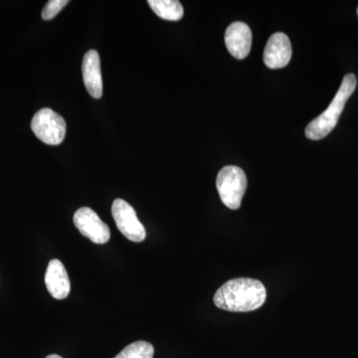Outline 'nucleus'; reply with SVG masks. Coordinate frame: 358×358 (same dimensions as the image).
Here are the masks:
<instances>
[{
  "mask_svg": "<svg viewBox=\"0 0 358 358\" xmlns=\"http://www.w3.org/2000/svg\"><path fill=\"white\" fill-rule=\"evenodd\" d=\"M266 299L267 291L262 282L250 278H238L223 284L213 301L221 310L247 313L262 307Z\"/></svg>",
  "mask_w": 358,
  "mask_h": 358,
  "instance_id": "nucleus-1",
  "label": "nucleus"
},
{
  "mask_svg": "<svg viewBox=\"0 0 358 358\" xmlns=\"http://www.w3.org/2000/svg\"><path fill=\"white\" fill-rule=\"evenodd\" d=\"M357 85V80L355 75H345L333 102L322 114L313 120L306 128V136L308 138L313 141H319L326 138L327 134H331V131L338 124L339 117L345 109L348 99L355 91Z\"/></svg>",
  "mask_w": 358,
  "mask_h": 358,
  "instance_id": "nucleus-2",
  "label": "nucleus"
},
{
  "mask_svg": "<svg viewBox=\"0 0 358 358\" xmlns=\"http://www.w3.org/2000/svg\"><path fill=\"white\" fill-rule=\"evenodd\" d=\"M247 185L248 181L246 174L239 166L223 167L219 171L216 179V186L221 201L232 210H237L241 206Z\"/></svg>",
  "mask_w": 358,
  "mask_h": 358,
  "instance_id": "nucleus-3",
  "label": "nucleus"
},
{
  "mask_svg": "<svg viewBox=\"0 0 358 358\" xmlns=\"http://www.w3.org/2000/svg\"><path fill=\"white\" fill-rule=\"evenodd\" d=\"M31 129L35 136L46 145H58L64 141L67 124L62 115L45 108L33 117Z\"/></svg>",
  "mask_w": 358,
  "mask_h": 358,
  "instance_id": "nucleus-4",
  "label": "nucleus"
},
{
  "mask_svg": "<svg viewBox=\"0 0 358 358\" xmlns=\"http://www.w3.org/2000/svg\"><path fill=\"white\" fill-rule=\"evenodd\" d=\"M112 215L117 229L129 241L140 243L145 239L147 233L138 220L133 207L122 199H115L112 206Z\"/></svg>",
  "mask_w": 358,
  "mask_h": 358,
  "instance_id": "nucleus-5",
  "label": "nucleus"
},
{
  "mask_svg": "<svg viewBox=\"0 0 358 358\" xmlns=\"http://www.w3.org/2000/svg\"><path fill=\"white\" fill-rule=\"evenodd\" d=\"M74 224L85 237L96 244H105L109 241V226L101 220L98 214L89 207H82L74 214Z\"/></svg>",
  "mask_w": 358,
  "mask_h": 358,
  "instance_id": "nucleus-6",
  "label": "nucleus"
},
{
  "mask_svg": "<svg viewBox=\"0 0 358 358\" xmlns=\"http://www.w3.org/2000/svg\"><path fill=\"white\" fill-rule=\"evenodd\" d=\"M292 58V45L284 33H275L268 38L264 51V62L271 69H281Z\"/></svg>",
  "mask_w": 358,
  "mask_h": 358,
  "instance_id": "nucleus-7",
  "label": "nucleus"
},
{
  "mask_svg": "<svg viewBox=\"0 0 358 358\" xmlns=\"http://www.w3.org/2000/svg\"><path fill=\"white\" fill-rule=\"evenodd\" d=\"M225 43L233 57L246 58L251 51L252 31L244 22H234L228 26L225 33Z\"/></svg>",
  "mask_w": 358,
  "mask_h": 358,
  "instance_id": "nucleus-8",
  "label": "nucleus"
},
{
  "mask_svg": "<svg viewBox=\"0 0 358 358\" xmlns=\"http://www.w3.org/2000/svg\"><path fill=\"white\" fill-rule=\"evenodd\" d=\"M45 284L49 293L56 300H64L70 294L71 284L67 271L57 259L51 260L48 264Z\"/></svg>",
  "mask_w": 358,
  "mask_h": 358,
  "instance_id": "nucleus-9",
  "label": "nucleus"
},
{
  "mask_svg": "<svg viewBox=\"0 0 358 358\" xmlns=\"http://www.w3.org/2000/svg\"><path fill=\"white\" fill-rule=\"evenodd\" d=\"M82 72L85 87L90 95L93 98L100 99L103 96V79L98 52L90 50L85 54Z\"/></svg>",
  "mask_w": 358,
  "mask_h": 358,
  "instance_id": "nucleus-10",
  "label": "nucleus"
},
{
  "mask_svg": "<svg viewBox=\"0 0 358 358\" xmlns=\"http://www.w3.org/2000/svg\"><path fill=\"white\" fill-rule=\"evenodd\" d=\"M150 8L164 20L178 21L185 15L182 4L178 0H150Z\"/></svg>",
  "mask_w": 358,
  "mask_h": 358,
  "instance_id": "nucleus-11",
  "label": "nucleus"
},
{
  "mask_svg": "<svg viewBox=\"0 0 358 358\" xmlns=\"http://www.w3.org/2000/svg\"><path fill=\"white\" fill-rule=\"evenodd\" d=\"M155 348L148 341H138L124 348L115 358H154Z\"/></svg>",
  "mask_w": 358,
  "mask_h": 358,
  "instance_id": "nucleus-12",
  "label": "nucleus"
},
{
  "mask_svg": "<svg viewBox=\"0 0 358 358\" xmlns=\"http://www.w3.org/2000/svg\"><path fill=\"white\" fill-rule=\"evenodd\" d=\"M68 3H69L68 0H50V1L47 2L43 11H42V18H43L44 20H51L52 18L58 15V13H60Z\"/></svg>",
  "mask_w": 358,
  "mask_h": 358,
  "instance_id": "nucleus-13",
  "label": "nucleus"
},
{
  "mask_svg": "<svg viewBox=\"0 0 358 358\" xmlns=\"http://www.w3.org/2000/svg\"><path fill=\"white\" fill-rule=\"evenodd\" d=\"M45 358H62V357H59V355H48V357H45Z\"/></svg>",
  "mask_w": 358,
  "mask_h": 358,
  "instance_id": "nucleus-14",
  "label": "nucleus"
},
{
  "mask_svg": "<svg viewBox=\"0 0 358 358\" xmlns=\"http://www.w3.org/2000/svg\"><path fill=\"white\" fill-rule=\"evenodd\" d=\"M357 15H358V8H357Z\"/></svg>",
  "mask_w": 358,
  "mask_h": 358,
  "instance_id": "nucleus-15",
  "label": "nucleus"
}]
</instances>
